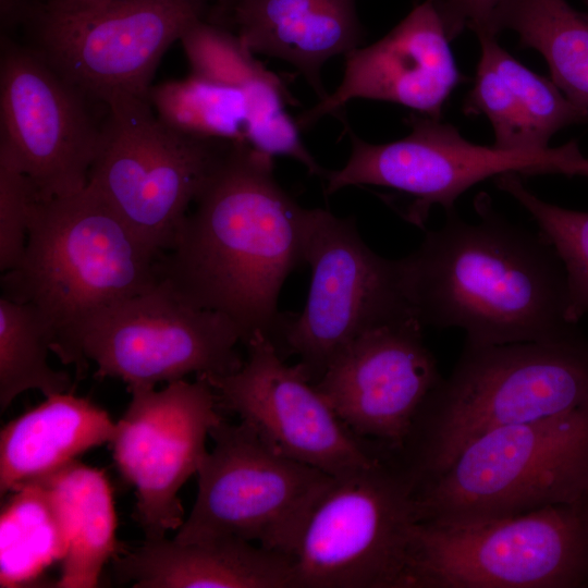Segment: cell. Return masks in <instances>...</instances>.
I'll use <instances>...</instances> for the list:
<instances>
[{"label":"cell","mask_w":588,"mask_h":588,"mask_svg":"<svg viewBox=\"0 0 588 588\" xmlns=\"http://www.w3.org/2000/svg\"><path fill=\"white\" fill-rule=\"evenodd\" d=\"M500 0H449L439 14L446 35L452 41L465 28L477 36L486 34Z\"/></svg>","instance_id":"cell-31"},{"label":"cell","mask_w":588,"mask_h":588,"mask_svg":"<svg viewBox=\"0 0 588 588\" xmlns=\"http://www.w3.org/2000/svg\"><path fill=\"white\" fill-rule=\"evenodd\" d=\"M213 0H34L24 28L44 59L90 101L148 99L166 51Z\"/></svg>","instance_id":"cell-8"},{"label":"cell","mask_w":588,"mask_h":588,"mask_svg":"<svg viewBox=\"0 0 588 588\" xmlns=\"http://www.w3.org/2000/svg\"><path fill=\"white\" fill-rule=\"evenodd\" d=\"M228 26L254 53L294 66L319 100L329 94L324 63L362 47L366 37L356 0H241Z\"/></svg>","instance_id":"cell-19"},{"label":"cell","mask_w":588,"mask_h":588,"mask_svg":"<svg viewBox=\"0 0 588 588\" xmlns=\"http://www.w3.org/2000/svg\"><path fill=\"white\" fill-rule=\"evenodd\" d=\"M2 504L0 587H23L66 552L57 511L40 481L19 487Z\"/></svg>","instance_id":"cell-24"},{"label":"cell","mask_w":588,"mask_h":588,"mask_svg":"<svg viewBox=\"0 0 588 588\" xmlns=\"http://www.w3.org/2000/svg\"><path fill=\"white\" fill-rule=\"evenodd\" d=\"M161 256L86 186L36 201L24 255L2 277L1 296L36 309L62 362L91 317L160 282Z\"/></svg>","instance_id":"cell-4"},{"label":"cell","mask_w":588,"mask_h":588,"mask_svg":"<svg viewBox=\"0 0 588 588\" xmlns=\"http://www.w3.org/2000/svg\"><path fill=\"white\" fill-rule=\"evenodd\" d=\"M481 58L506 81L534 135L537 146L549 148L551 137L572 124L587 123L588 111L573 103L550 81L518 62L497 40V36H477Z\"/></svg>","instance_id":"cell-28"},{"label":"cell","mask_w":588,"mask_h":588,"mask_svg":"<svg viewBox=\"0 0 588 588\" xmlns=\"http://www.w3.org/2000/svg\"><path fill=\"white\" fill-rule=\"evenodd\" d=\"M450 42L432 2L416 4L382 38L344 56L340 85L296 118L298 127L308 130L356 99L393 102L440 120L446 99L462 83Z\"/></svg>","instance_id":"cell-18"},{"label":"cell","mask_w":588,"mask_h":588,"mask_svg":"<svg viewBox=\"0 0 588 588\" xmlns=\"http://www.w3.org/2000/svg\"><path fill=\"white\" fill-rule=\"evenodd\" d=\"M77 1H81L83 3H87V4H101L108 0H77Z\"/></svg>","instance_id":"cell-36"},{"label":"cell","mask_w":588,"mask_h":588,"mask_svg":"<svg viewBox=\"0 0 588 588\" xmlns=\"http://www.w3.org/2000/svg\"><path fill=\"white\" fill-rule=\"evenodd\" d=\"M417 489L389 448L333 476L294 554L295 588H405Z\"/></svg>","instance_id":"cell-7"},{"label":"cell","mask_w":588,"mask_h":588,"mask_svg":"<svg viewBox=\"0 0 588 588\" xmlns=\"http://www.w3.org/2000/svg\"><path fill=\"white\" fill-rule=\"evenodd\" d=\"M0 41V150L27 174L38 200L84 189L101 132L90 100L33 47Z\"/></svg>","instance_id":"cell-14"},{"label":"cell","mask_w":588,"mask_h":588,"mask_svg":"<svg viewBox=\"0 0 588 588\" xmlns=\"http://www.w3.org/2000/svg\"><path fill=\"white\" fill-rule=\"evenodd\" d=\"M588 407V340L579 330L537 342L466 344L397 451L418 487L495 429Z\"/></svg>","instance_id":"cell-3"},{"label":"cell","mask_w":588,"mask_h":588,"mask_svg":"<svg viewBox=\"0 0 588 588\" xmlns=\"http://www.w3.org/2000/svg\"><path fill=\"white\" fill-rule=\"evenodd\" d=\"M136 588H295L294 559L240 538L180 543L166 537L113 560Z\"/></svg>","instance_id":"cell-20"},{"label":"cell","mask_w":588,"mask_h":588,"mask_svg":"<svg viewBox=\"0 0 588 588\" xmlns=\"http://www.w3.org/2000/svg\"><path fill=\"white\" fill-rule=\"evenodd\" d=\"M430 1L432 2L438 13H440L444 9L449 0H430Z\"/></svg>","instance_id":"cell-35"},{"label":"cell","mask_w":588,"mask_h":588,"mask_svg":"<svg viewBox=\"0 0 588 588\" xmlns=\"http://www.w3.org/2000/svg\"><path fill=\"white\" fill-rule=\"evenodd\" d=\"M477 222L446 213L439 230L402 258L413 309L422 323L460 328L466 344L553 340L577 330L567 319L564 268L539 234L519 228L475 199Z\"/></svg>","instance_id":"cell-2"},{"label":"cell","mask_w":588,"mask_h":588,"mask_svg":"<svg viewBox=\"0 0 588 588\" xmlns=\"http://www.w3.org/2000/svg\"><path fill=\"white\" fill-rule=\"evenodd\" d=\"M587 2H588V0H587Z\"/></svg>","instance_id":"cell-37"},{"label":"cell","mask_w":588,"mask_h":588,"mask_svg":"<svg viewBox=\"0 0 588 588\" xmlns=\"http://www.w3.org/2000/svg\"><path fill=\"white\" fill-rule=\"evenodd\" d=\"M159 259L160 280L187 303L230 319L246 345L256 332L274 343L284 314L280 290L307 264L314 209L275 180L273 157L232 142Z\"/></svg>","instance_id":"cell-1"},{"label":"cell","mask_w":588,"mask_h":588,"mask_svg":"<svg viewBox=\"0 0 588 588\" xmlns=\"http://www.w3.org/2000/svg\"><path fill=\"white\" fill-rule=\"evenodd\" d=\"M463 110L467 115L485 114L489 119L494 147L504 150H541L513 90L503 76L481 57Z\"/></svg>","instance_id":"cell-29"},{"label":"cell","mask_w":588,"mask_h":588,"mask_svg":"<svg viewBox=\"0 0 588 588\" xmlns=\"http://www.w3.org/2000/svg\"><path fill=\"white\" fill-rule=\"evenodd\" d=\"M306 262L313 271L301 314H284L274 342L301 357L317 381L330 362L365 331L417 317L411 304L402 259L372 252L360 238L354 218H339L315 208L308 232Z\"/></svg>","instance_id":"cell-12"},{"label":"cell","mask_w":588,"mask_h":588,"mask_svg":"<svg viewBox=\"0 0 588 588\" xmlns=\"http://www.w3.org/2000/svg\"><path fill=\"white\" fill-rule=\"evenodd\" d=\"M38 200L27 174L0 150V269L16 268L25 252L29 222Z\"/></svg>","instance_id":"cell-30"},{"label":"cell","mask_w":588,"mask_h":588,"mask_svg":"<svg viewBox=\"0 0 588 588\" xmlns=\"http://www.w3.org/2000/svg\"><path fill=\"white\" fill-rule=\"evenodd\" d=\"M588 495V407L511 425L467 445L417 489L418 522L468 524Z\"/></svg>","instance_id":"cell-5"},{"label":"cell","mask_w":588,"mask_h":588,"mask_svg":"<svg viewBox=\"0 0 588 588\" xmlns=\"http://www.w3.org/2000/svg\"><path fill=\"white\" fill-rule=\"evenodd\" d=\"M495 184L529 212L540 235L559 257L566 277L567 319L577 323L588 315V212L542 200L524 185L516 172L495 176Z\"/></svg>","instance_id":"cell-27"},{"label":"cell","mask_w":588,"mask_h":588,"mask_svg":"<svg viewBox=\"0 0 588 588\" xmlns=\"http://www.w3.org/2000/svg\"><path fill=\"white\" fill-rule=\"evenodd\" d=\"M110 441L122 478L135 488L133 514L145 539L166 537L184 523L179 491L208 453L206 440L223 418L210 384L197 377L162 390L135 388Z\"/></svg>","instance_id":"cell-16"},{"label":"cell","mask_w":588,"mask_h":588,"mask_svg":"<svg viewBox=\"0 0 588 588\" xmlns=\"http://www.w3.org/2000/svg\"><path fill=\"white\" fill-rule=\"evenodd\" d=\"M411 132L383 144L359 138L350 124L351 156L341 169L327 171L324 193L358 185L389 187L409 197L402 210L408 222L424 228L430 209L439 205L445 213L474 185L506 172L523 175L558 173L559 166L577 146L572 140L541 150H504L465 139L457 128L441 119L412 113Z\"/></svg>","instance_id":"cell-13"},{"label":"cell","mask_w":588,"mask_h":588,"mask_svg":"<svg viewBox=\"0 0 588 588\" xmlns=\"http://www.w3.org/2000/svg\"><path fill=\"white\" fill-rule=\"evenodd\" d=\"M51 344L50 330L33 306L0 297L1 412L28 390L45 397L73 392L70 376L48 363Z\"/></svg>","instance_id":"cell-26"},{"label":"cell","mask_w":588,"mask_h":588,"mask_svg":"<svg viewBox=\"0 0 588 588\" xmlns=\"http://www.w3.org/2000/svg\"><path fill=\"white\" fill-rule=\"evenodd\" d=\"M148 101L157 117L177 132L246 143L247 97L235 86L191 72L152 85Z\"/></svg>","instance_id":"cell-25"},{"label":"cell","mask_w":588,"mask_h":588,"mask_svg":"<svg viewBox=\"0 0 588 588\" xmlns=\"http://www.w3.org/2000/svg\"><path fill=\"white\" fill-rule=\"evenodd\" d=\"M236 326L220 313L183 299L164 280L91 317L74 338L63 364L90 360L95 377L119 378L127 390L155 388L189 373L226 375L244 364Z\"/></svg>","instance_id":"cell-11"},{"label":"cell","mask_w":588,"mask_h":588,"mask_svg":"<svg viewBox=\"0 0 588 588\" xmlns=\"http://www.w3.org/2000/svg\"><path fill=\"white\" fill-rule=\"evenodd\" d=\"M502 30L515 32L523 47L540 52L554 84L588 111V14L566 0H500L481 35Z\"/></svg>","instance_id":"cell-23"},{"label":"cell","mask_w":588,"mask_h":588,"mask_svg":"<svg viewBox=\"0 0 588 588\" xmlns=\"http://www.w3.org/2000/svg\"><path fill=\"white\" fill-rule=\"evenodd\" d=\"M241 0H213V4L207 20L229 27V19L235 5Z\"/></svg>","instance_id":"cell-34"},{"label":"cell","mask_w":588,"mask_h":588,"mask_svg":"<svg viewBox=\"0 0 588 588\" xmlns=\"http://www.w3.org/2000/svg\"><path fill=\"white\" fill-rule=\"evenodd\" d=\"M34 0H0L1 36H9L22 28Z\"/></svg>","instance_id":"cell-32"},{"label":"cell","mask_w":588,"mask_h":588,"mask_svg":"<svg viewBox=\"0 0 588 588\" xmlns=\"http://www.w3.org/2000/svg\"><path fill=\"white\" fill-rule=\"evenodd\" d=\"M105 107L87 186L162 255L172 248L191 205L232 142L171 128L148 99L121 97Z\"/></svg>","instance_id":"cell-10"},{"label":"cell","mask_w":588,"mask_h":588,"mask_svg":"<svg viewBox=\"0 0 588 588\" xmlns=\"http://www.w3.org/2000/svg\"><path fill=\"white\" fill-rule=\"evenodd\" d=\"M246 346L238 370L197 376L212 388L220 411L237 414L279 453L331 476L369 465L384 450L351 430L306 368L286 365L266 334L256 332Z\"/></svg>","instance_id":"cell-15"},{"label":"cell","mask_w":588,"mask_h":588,"mask_svg":"<svg viewBox=\"0 0 588 588\" xmlns=\"http://www.w3.org/2000/svg\"><path fill=\"white\" fill-rule=\"evenodd\" d=\"M37 480L57 511L66 540L56 586L97 587L109 559L124 552L117 539V513L106 473L75 460Z\"/></svg>","instance_id":"cell-22"},{"label":"cell","mask_w":588,"mask_h":588,"mask_svg":"<svg viewBox=\"0 0 588 588\" xmlns=\"http://www.w3.org/2000/svg\"><path fill=\"white\" fill-rule=\"evenodd\" d=\"M417 317L369 329L343 347L314 383L357 436L399 451L442 379Z\"/></svg>","instance_id":"cell-17"},{"label":"cell","mask_w":588,"mask_h":588,"mask_svg":"<svg viewBox=\"0 0 588 588\" xmlns=\"http://www.w3.org/2000/svg\"><path fill=\"white\" fill-rule=\"evenodd\" d=\"M115 422L73 392L52 394L0 432V497L46 477L86 451L110 443Z\"/></svg>","instance_id":"cell-21"},{"label":"cell","mask_w":588,"mask_h":588,"mask_svg":"<svg viewBox=\"0 0 588 588\" xmlns=\"http://www.w3.org/2000/svg\"><path fill=\"white\" fill-rule=\"evenodd\" d=\"M588 587V495L468 524L418 522L405 588Z\"/></svg>","instance_id":"cell-6"},{"label":"cell","mask_w":588,"mask_h":588,"mask_svg":"<svg viewBox=\"0 0 588 588\" xmlns=\"http://www.w3.org/2000/svg\"><path fill=\"white\" fill-rule=\"evenodd\" d=\"M558 173L588 177V158L584 157L578 148L561 163Z\"/></svg>","instance_id":"cell-33"},{"label":"cell","mask_w":588,"mask_h":588,"mask_svg":"<svg viewBox=\"0 0 588 588\" xmlns=\"http://www.w3.org/2000/svg\"><path fill=\"white\" fill-rule=\"evenodd\" d=\"M198 470L180 543L240 538L294 559L305 526L333 476L268 445L247 424L223 419Z\"/></svg>","instance_id":"cell-9"}]
</instances>
